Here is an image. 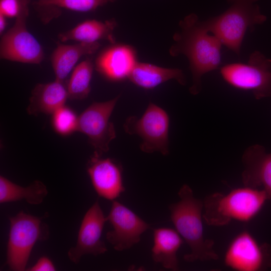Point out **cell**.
<instances>
[{
  "label": "cell",
  "instance_id": "cell-18",
  "mask_svg": "<svg viewBox=\"0 0 271 271\" xmlns=\"http://www.w3.org/2000/svg\"><path fill=\"white\" fill-rule=\"evenodd\" d=\"M128 79L136 86L144 89H152L170 80L180 84H186L183 71L179 68H165L148 63L139 62L134 65Z\"/></svg>",
  "mask_w": 271,
  "mask_h": 271
},
{
  "label": "cell",
  "instance_id": "cell-1",
  "mask_svg": "<svg viewBox=\"0 0 271 271\" xmlns=\"http://www.w3.org/2000/svg\"><path fill=\"white\" fill-rule=\"evenodd\" d=\"M180 31L173 36L174 43L169 49L173 57L185 56L189 63L192 84L189 91L192 95L202 90V77L218 69L221 62V41L211 35L195 14H190L179 22Z\"/></svg>",
  "mask_w": 271,
  "mask_h": 271
},
{
  "label": "cell",
  "instance_id": "cell-3",
  "mask_svg": "<svg viewBox=\"0 0 271 271\" xmlns=\"http://www.w3.org/2000/svg\"><path fill=\"white\" fill-rule=\"evenodd\" d=\"M268 200L263 190L246 186L226 194L214 193L203 201V218L214 226H224L232 220L247 222L259 213Z\"/></svg>",
  "mask_w": 271,
  "mask_h": 271
},
{
  "label": "cell",
  "instance_id": "cell-20",
  "mask_svg": "<svg viewBox=\"0 0 271 271\" xmlns=\"http://www.w3.org/2000/svg\"><path fill=\"white\" fill-rule=\"evenodd\" d=\"M116 26V22L114 19L105 21L88 20L60 33L58 39L62 42L74 41L81 43H95L105 40L114 44L115 39L113 31Z\"/></svg>",
  "mask_w": 271,
  "mask_h": 271
},
{
  "label": "cell",
  "instance_id": "cell-12",
  "mask_svg": "<svg viewBox=\"0 0 271 271\" xmlns=\"http://www.w3.org/2000/svg\"><path fill=\"white\" fill-rule=\"evenodd\" d=\"M106 221V217L97 200L87 211L82 220L75 246L68 251V256L71 261L78 263L85 254L97 256L107 250L104 242L101 239Z\"/></svg>",
  "mask_w": 271,
  "mask_h": 271
},
{
  "label": "cell",
  "instance_id": "cell-17",
  "mask_svg": "<svg viewBox=\"0 0 271 271\" xmlns=\"http://www.w3.org/2000/svg\"><path fill=\"white\" fill-rule=\"evenodd\" d=\"M100 47L99 42L58 45L50 58L55 79L64 82L81 57L94 54Z\"/></svg>",
  "mask_w": 271,
  "mask_h": 271
},
{
  "label": "cell",
  "instance_id": "cell-13",
  "mask_svg": "<svg viewBox=\"0 0 271 271\" xmlns=\"http://www.w3.org/2000/svg\"><path fill=\"white\" fill-rule=\"evenodd\" d=\"M86 170L96 193L114 201L125 191L121 164L112 158H102L93 153L88 161Z\"/></svg>",
  "mask_w": 271,
  "mask_h": 271
},
{
  "label": "cell",
  "instance_id": "cell-8",
  "mask_svg": "<svg viewBox=\"0 0 271 271\" xmlns=\"http://www.w3.org/2000/svg\"><path fill=\"white\" fill-rule=\"evenodd\" d=\"M120 95L103 102H94L79 116L77 131L88 137V142L99 156L106 153L109 144L116 137V131L110 117Z\"/></svg>",
  "mask_w": 271,
  "mask_h": 271
},
{
  "label": "cell",
  "instance_id": "cell-26",
  "mask_svg": "<svg viewBox=\"0 0 271 271\" xmlns=\"http://www.w3.org/2000/svg\"><path fill=\"white\" fill-rule=\"evenodd\" d=\"M29 271H54L56 267L51 260L46 256L41 257L33 266L27 268Z\"/></svg>",
  "mask_w": 271,
  "mask_h": 271
},
{
  "label": "cell",
  "instance_id": "cell-4",
  "mask_svg": "<svg viewBox=\"0 0 271 271\" xmlns=\"http://www.w3.org/2000/svg\"><path fill=\"white\" fill-rule=\"evenodd\" d=\"M226 1L229 6L225 12L202 23L222 45L239 55L246 32L263 24L267 18L260 11L258 0Z\"/></svg>",
  "mask_w": 271,
  "mask_h": 271
},
{
  "label": "cell",
  "instance_id": "cell-10",
  "mask_svg": "<svg viewBox=\"0 0 271 271\" xmlns=\"http://www.w3.org/2000/svg\"><path fill=\"white\" fill-rule=\"evenodd\" d=\"M27 20L17 19L3 35L0 43L2 59L23 63L39 64L44 58L43 47L28 31Z\"/></svg>",
  "mask_w": 271,
  "mask_h": 271
},
{
  "label": "cell",
  "instance_id": "cell-25",
  "mask_svg": "<svg viewBox=\"0 0 271 271\" xmlns=\"http://www.w3.org/2000/svg\"><path fill=\"white\" fill-rule=\"evenodd\" d=\"M31 0H0V14L7 18L27 20Z\"/></svg>",
  "mask_w": 271,
  "mask_h": 271
},
{
  "label": "cell",
  "instance_id": "cell-15",
  "mask_svg": "<svg viewBox=\"0 0 271 271\" xmlns=\"http://www.w3.org/2000/svg\"><path fill=\"white\" fill-rule=\"evenodd\" d=\"M242 162L244 167L241 174L244 186L263 190L271 200V153L265 148L254 145L244 151Z\"/></svg>",
  "mask_w": 271,
  "mask_h": 271
},
{
  "label": "cell",
  "instance_id": "cell-6",
  "mask_svg": "<svg viewBox=\"0 0 271 271\" xmlns=\"http://www.w3.org/2000/svg\"><path fill=\"white\" fill-rule=\"evenodd\" d=\"M223 80L231 86L251 91L256 99L271 97V58L255 51L246 63H232L220 68Z\"/></svg>",
  "mask_w": 271,
  "mask_h": 271
},
{
  "label": "cell",
  "instance_id": "cell-22",
  "mask_svg": "<svg viewBox=\"0 0 271 271\" xmlns=\"http://www.w3.org/2000/svg\"><path fill=\"white\" fill-rule=\"evenodd\" d=\"M94 68V63L87 57L73 69L66 85L69 99L83 100L87 97Z\"/></svg>",
  "mask_w": 271,
  "mask_h": 271
},
{
  "label": "cell",
  "instance_id": "cell-5",
  "mask_svg": "<svg viewBox=\"0 0 271 271\" xmlns=\"http://www.w3.org/2000/svg\"><path fill=\"white\" fill-rule=\"evenodd\" d=\"M6 264L14 271L26 270L32 250L38 241L49 237L48 225L37 217L21 211L9 218Z\"/></svg>",
  "mask_w": 271,
  "mask_h": 271
},
{
  "label": "cell",
  "instance_id": "cell-14",
  "mask_svg": "<svg viewBox=\"0 0 271 271\" xmlns=\"http://www.w3.org/2000/svg\"><path fill=\"white\" fill-rule=\"evenodd\" d=\"M136 58V51L130 46L111 44L97 55L94 68L107 80L118 82L128 79L138 62Z\"/></svg>",
  "mask_w": 271,
  "mask_h": 271
},
{
  "label": "cell",
  "instance_id": "cell-27",
  "mask_svg": "<svg viewBox=\"0 0 271 271\" xmlns=\"http://www.w3.org/2000/svg\"><path fill=\"white\" fill-rule=\"evenodd\" d=\"M52 0H38L32 3V5L36 10L45 7Z\"/></svg>",
  "mask_w": 271,
  "mask_h": 271
},
{
  "label": "cell",
  "instance_id": "cell-2",
  "mask_svg": "<svg viewBox=\"0 0 271 271\" xmlns=\"http://www.w3.org/2000/svg\"><path fill=\"white\" fill-rule=\"evenodd\" d=\"M179 200L169 207L171 219L176 231L190 248L184 256L188 262L218 259L214 242L204 237L203 226V201L194 197L192 189L183 185L178 192Z\"/></svg>",
  "mask_w": 271,
  "mask_h": 271
},
{
  "label": "cell",
  "instance_id": "cell-16",
  "mask_svg": "<svg viewBox=\"0 0 271 271\" xmlns=\"http://www.w3.org/2000/svg\"><path fill=\"white\" fill-rule=\"evenodd\" d=\"M68 99L66 85L56 80L47 83H38L33 88L27 108L29 114H52L65 105Z\"/></svg>",
  "mask_w": 271,
  "mask_h": 271
},
{
  "label": "cell",
  "instance_id": "cell-24",
  "mask_svg": "<svg viewBox=\"0 0 271 271\" xmlns=\"http://www.w3.org/2000/svg\"><path fill=\"white\" fill-rule=\"evenodd\" d=\"M52 125L54 130L61 136H68L77 131L78 116L65 105L52 114Z\"/></svg>",
  "mask_w": 271,
  "mask_h": 271
},
{
  "label": "cell",
  "instance_id": "cell-19",
  "mask_svg": "<svg viewBox=\"0 0 271 271\" xmlns=\"http://www.w3.org/2000/svg\"><path fill=\"white\" fill-rule=\"evenodd\" d=\"M154 244L152 256L154 261L165 268L179 269L177 252L183 243V238L173 229L162 227L153 230Z\"/></svg>",
  "mask_w": 271,
  "mask_h": 271
},
{
  "label": "cell",
  "instance_id": "cell-23",
  "mask_svg": "<svg viewBox=\"0 0 271 271\" xmlns=\"http://www.w3.org/2000/svg\"><path fill=\"white\" fill-rule=\"evenodd\" d=\"M117 0H52L47 6L39 9L37 12L40 16H49L55 13L61 12L64 8L78 12H88L95 10L108 3Z\"/></svg>",
  "mask_w": 271,
  "mask_h": 271
},
{
  "label": "cell",
  "instance_id": "cell-7",
  "mask_svg": "<svg viewBox=\"0 0 271 271\" xmlns=\"http://www.w3.org/2000/svg\"><path fill=\"white\" fill-rule=\"evenodd\" d=\"M169 125L168 113L160 106L150 102L141 117H128L123 127L127 134L141 138L142 142L140 147L143 152H159L167 156L169 153Z\"/></svg>",
  "mask_w": 271,
  "mask_h": 271
},
{
  "label": "cell",
  "instance_id": "cell-28",
  "mask_svg": "<svg viewBox=\"0 0 271 271\" xmlns=\"http://www.w3.org/2000/svg\"><path fill=\"white\" fill-rule=\"evenodd\" d=\"M7 18L4 15L0 14V34L3 35V33L7 26Z\"/></svg>",
  "mask_w": 271,
  "mask_h": 271
},
{
  "label": "cell",
  "instance_id": "cell-21",
  "mask_svg": "<svg viewBox=\"0 0 271 271\" xmlns=\"http://www.w3.org/2000/svg\"><path fill=\"white\" fill-rule=\"evenodd\" d=\"M48 194L46 186L36 180L27 187L21 186L7 178L0 177V203L24 200L31 205L41 204Z\"/></svg>",
  "mask_w": 271,
  "mask_h": 271
},
{
  "label": "cell",
  "instance_id": "cell-11",
  "mask_svg": "<svg viewBox=\"0 0 271 271\" xmlns=\"http://www.w3.org/2000/svg\"><path fill=\"white\" fill-rule=\"evenodd\" d=\"M107 221L112 226L106 238L117 251L129 249L141 240V235L150 225L121 203L114 200Z\"/></svg>",
  "mask_w": 271,
  "mask_h": 271
},
{
  "label": "cell",
  "instance_id": "cell-9",
  "mask_svg": "<svg viewBox=\"0 0 271 271\" xmlns=\"http://www.w3.org/2000/svg\"><path fill=\"white\" fill-rule=\"evenodd\" d=\"M224 263L236 271H260L271 268V246L259 243L249 232L243 231L229 243Z\"/></svg>",
  "mask_w": 271,
  "mask_h": 271
}]
</instances>
